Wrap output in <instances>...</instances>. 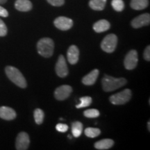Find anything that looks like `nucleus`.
I'll list each match as a JSON object with an SVG mask.
<instances>
[{"label": "nucleus", "instance_id": "473e14b6", "mask_svg": "<svg viewBox=\"0 0 150 150\" xmlns=\"http://www.w3.org/2000/svg\"><path fill=\"white\" fill-rule=\"evenodd\" d=\"M68 138H70V139H71V138H72V137H71V136H70V135H69V136H68Z\"/></svg>", "mask_w": 150, "mask_h": 150}, {"label": "nucleus", "instance_id": "9b49d317", "mask_svg": "<svg viewBox=\"0 0 150 150\" xmlns=\"http://www.w3.org/2000/svg\"><path fill=\"white\" fill-rule=\"evenodd\" d=\"M149 22L150 15L149 13H145L135 18L131 22V26L135 29H138L144 26L149 25Z\"/></svg>", "mask_w": 150, "mask_h": 150}, {"label": "nucleus", "instance_id": "dca6fc26", "mask_svg": "<svg viewBox=\"0 0 150 150\" xmlns=\"http://www.w3.org/2000/svg\"><path fill=\"white\" fill-rule=\"evenodd\" d=\"M110 29V23L106 20H100L94 24L93 29L95 32L102 33Z\"/></svg>", "mask_w": 150, "mask_h": 150}, {"label": "nucleus", "instance_id": "bb28decb", "mask_svg": "<svg viewBox=\"0 0 150 150\" xmlns=\"http://www.w3.org/2000/svg\"><path fill=\"white\" fill-rule=\"evenodd\" d=\"M56 129L59 132L64 133L68 130V126L65 124H58L56 126Z\"/></svg>", "mask_w": 150, "mask_h": 150}, {"label": "nucleus", "instance_id": "f257e3e1", "mask_svg": "<svg viewBox=\"0 0 150 150\" xmlns=\"http://www.w3.org/2000/svg\"><path fill=\"white\" fill-rule=\"evenodd\" d=\"M127 83L125 78H114L109 75H105L102 79V88L106 92H111L122 87Z\"/></svg>", "mask_w": 150, "mask_h": 150}, {"label": "nucleus", "instance_id": "c756f323", "mask_svg": "<svg viewBox=\"0 0 150 150\" xmlns=\"http://www.w3.org/2000/svg\"><path fill=\"white\" fill-rule=\"evenodd\" d=\"M0 16L3 17V18H6V17L8 16V11L1 6H0Z\"/></svg>", "mask_w": 150, "mask_h": 150}, {"label": "nucleus", "instance_id": "aec40b11", "mask_svg": "<svg viewBox=\"0 0 150 150\" xmlns=\"http://www.w3.org/2000/svg\"><path fill=\"white\" fill-rule=\"evenodd\" d=\"M83 131V125L80 122H74L72 125V133L73 136L75 138H78L81 135Z\"/></svg>", "mask_w": 150, "mask_h": 150}, {"label": "nucleus", "instance_id": "20e7f679", "mask_svg": "<svg viewBox=\"0 0 150 150\" xmlns=\"http://www.w3.org/2000/svg\"><path fill=\"white\" fill-rule=\"evenodd\" d=\"M117 44V37L115 34H108L103 39L101 48L106 53H112L115 51Z\"/></svg>", "mask_w": 150, "mask_h": 150}, {"label": "nucleus", "instance_id": "2eb2a0df", "mask_svg": "<svg viewBox=\"0 0 150 150\" xmlns=\"http://www.w3.org/2000/svg\"><path fill=\"white\" fill-rule=\"evenodd\" d=\"M15 7L17 10L27 12L32 8V4L29 0H17L15 3Z\"/></svg>", "mask_w": 150, "mask_h": 150}, {"label": "nucleus", "instance_id": "6e6552de", "mask_svg": "<svg viewBox=\"0 0 150 150\" xmlns=\"http://www.w3.org/2000/svg\"><path fill=\"white\" fill-rule=\"evenodd\" d=\"M30 143L29 136L27 133L21 132L16 138V147L18 150H26L28 149Z\"/></svg>", "mask_w": 150, "mask_h": 150}, {"label": "nucleus", "instance_id": "412c9836", "mask_svg": "<svg viewBox=\"0 0 150 150\" xmlns=\"http://www.w3.org/2000/svg\"><path fill=\"white\" fill-rule=\"evenodd\" d=\"M85 135L88 138H95L101 134V131L99 129L93 128V127H88L85 129Z\"/></svg>", "mask_w": 150, "mask_h": 150}, {"label": "nucleus", "instance_id": "7ed1b4c3", "mask_svg": "<svg viewBox=\"0 0 150 150\" xmlns=\"http://www.w3.org/2000/svg\"><path fill=\"white\" fill-rule=\"evenodd\" d=\"M54 43L51 38H44L40 39L37 44V50L40 55L45 58L51 57L53 54Z\"/></svg>", "mask_w": 150, "mask_h": 150}, {"label": "nucleus", "instance_id": "423d86ee", "mask_svg": "<svg viewBox=\"0 0 150 150\" xmlns=\"http://www.w3.org/2000/svg\"><path fill=\"white\" fill-rule=\"evenodd\" d=\"M138 52L136 50H131L127 54L126 57L124 61L125 67L127 70H134L138 64Z\"/></svg>", "mask_w": 150, "mask_h": 150}, {"label": "nucleus", "instance_id": "0eeeda50", "mask_svg": "<svg viewBox=\"0 0 150 150\" xmlns=\"http://www.w3.org/2000/svg\"><path fill=\"white\" fill-rule=\"evenodd\" d=\"M56 72L61 78L65 77L68 74V68L64 56L60 55L56 65Z\"/></svg>", "mask_w": 150, "mask_h": 150}, {"label": "nucleus", "instance_id": "6ab92c4d", "mask_svg": "<svg viewBox=\"0 0 150 150\" xmlns=\"http://www.w3.org/2000/svg\"><path fill=\"white\" fill-rule=\"evenodd\" d=\"M106 0H91L89 2L90 7L95 11H102L104 9Z\"/></svg>", "mask_w": 150, "mask_h": 150}, {"label": "nucleus", "instance_id": "9d476101", "mask_svg": "<svg viewBox=\"0 0 150 150\" xmlns=\"http://www.w3.org/2000/svg\"><path fill=\"white\" fill-rule=\"evenodd\" d=\"M54 25L56 28L62 31H67L72 28L73 21L66 17H59L54 20Z\"/></svg>", "mask_w": 150, "mask_h": 150}, {"label": "nucleus", "instance_id": "f8f14e48", "mask_svg": "<svg viewBox=\"0 0 150 150\" xmlns=\"http://www.w3.org/2000/svg\"><path fill=\"white\" fill-rule=\"evenodd\" d=\"M67 57L68 62L72 65H74L77 63L79 58V50L75 45H72L67 50Z\"/></svg>", "mask_w": 150, "mask_h": 150}, {"label": "nucleus", "instance_id": "a878e982", "mask_svg": "<svg viewBox=\"0 0 150 150\" xmlns=\"http://www.w3.org/2000/svg\"><path fill=\"white\" fill-rule=\"evenodd\" d=\"M7 27L6 26L4 22H3V20H1L0 19V36H5L7 34Z\"/></svg>", "mask_w": 150, "mask_h": 150}, {"label": "nucleus", "instance_id": "393cba45", "mask_svg": "<svg viewBox=\"0 0 150 150\" xmlns=\"http://www.w3.org/2000/svg\"><path fill=\"white\" fill-rule=\"evenodd\" d=\"M83 115L88 118H96L99 116V112L98 110L92 108V109L85 110L83 112Z\"/></svg>", "mask_w": 150, "mask_h": 150}, {"label": "nucleus", "instance_id": "4468645a", "mask_svg": "<svg viewBox=\"0 0 150 150\" xmlns=\"http://www.w3.org/2000/svg\"><path fill=\"white\" fill-rule=\"evenodd\" d=\"M99 76V70L95 69L82 79V83L86 86H92L96 82Z\"/></svg>", "mask_w": 150, "mask_h": 150}, {"label": "nucleus", "instance_id": "f03ea898", "mask_svg": "<svg viewBox=\"0 0 150 150\" xmlns=\"http://www.w3.org/2000/svg\"><path fill=\"white\" fill-rule=\"evenodd\" d=\"M6 74L11 81L22 88H25L27 84L25 78L21 72L17 69L16 67L13 66H7L5 69Z\"/></svg>", "mask_w": 150, "mask_h": 150}, {"label": "nucleus", "instance_id": "c85d7f7f", "mask_svg": "<svg viewBox=\"0 0 150 150\" xmlns=\"http://www.w3.org/2000/svg\"><path fill=\"white\" fill-rule=\"evenodd\" d=\"M144 58L146 61H150V47L148 45L147 47L145 48V52H144Z\"/></svg>", "mask_w": 150, "mask_h": 150}, {"label": "nucleus", "instance_id": "1a4fd4ad", "mask_svg": "<svg viewBox=\"0 0 150 150\" xmlns=\"http://www.w3.org/2000/svg\"><path fill=\"white\" fill-rule=\"evenodd\" d=\"M72 92V87L68 85H63L59 86L54 92V96L58 100L62 101L66 99Z\"/></svg>", "mask_w": 150, "mask_h": 150}, {"label": "nucleus", "instance_id": "f3484780", "mask_svg": "<svg viewBox=\"0 0 150 150\" xmlns=\"http://www.w3.org/2000/svg\"><path fill=\"white\" fill-rule=\"evenodd\" d=\"M114 145V141L111 139H103L95 142V147L97 149L106 150L110 149Z\"/></svg>", "mask_w": 150, "mask_h": 150}, {"label": "nucleus", "instance_id": "4be33fe9", "mask_svg": "<svg viewBox=\"0 0 150 150\" xmlns=\"http://www.w3.org/2000/svg\"><path fill=\"white\" fill-rule=\"evenodd\" d=\"M33 116H34L35 122L37 125H41V124L43 122L45 115L42 110L40 109V108H36V109L34 110Z\"/></svg>", "mask_w": 150, "mask_h": 150}, {"label": "nucleus", "instance_id": "b1692460", "mask_svg": "<svg viewBox=\"0 0 150 150\" xmlns=\"http://www.w3.org/2000/svg\"><path fill=\"white\" fill-rule=\"evenodd\" d=\"M111 5L114 10L117 12L122 11L125 8V4L122 0H112Z\"/></svg>", "mask_w": 150, "mask_h": 150}, {"label": "nucleus", "instance_id": "ddd939ff", "mask_svg": "<svg viewBox=\"0 0 150 150\" xmlns=\"http://www.w3.org/2000/svg\"><path fill=\"white\" fill-rule=\"evenodd\" d=\"M0 117L6 120H12L16 117V112L8 106H1L0 107Z\"/></svg>", "mask_w": 150, "mask_h": 150}, {"label": "nucleus", "instance_id": "a211bd4d", "mask_svg": "<svg viewBox=\"0 0 150 150\" xmlns=\"http://www.w3.org/2000/svg\"><path fill=\"white\" fill-rule=\"evenodd\" d=\"M149 5L148 0H131V7L134 10H143Z\"/></svg>", "mask_w": 150, "mask_h": 150}, {"label": "nucleus", "instance_id": "7c9ffc66", "mask_svg": "<svg viewBox=\"0 0 150 150\" xmlns=\"http://www.w3.org/2000/svg\"><path fill=\"white\" fill-rule=\"evenodd\" d=\"M7 1V0H0V4H4Z\"/></svg>", "mask_w": 150, "mask_h": 150}, {"label": "nucleus", "instance_id": "cd10ccee", "mask_svg": "<svg viewBox=\"0 0 150 150\" xmlns=\"http://www.w3.org/2000/svg\"><path fill=\"white\" fill-rule=\"evenodd\" d=\"M47 1L54 6H61L65 3V0H47Z\"/></svg>", "mask_w": 150, "mask_h": 150}, {"label": "nucleus", "instance_id": "2f4dec72", "mask_svg": "<svg viewBox=\"0 0 150 150\" xmlns=\"http://www.w3.org/2000/svg\"><path fill=\"white\" fill-rule=\"evenodd\" d=\"M147 125H148V130H149V131H150V122L149 121L148 122V123H147Z\"/></svg>", "mask_w": 150, "mask_h": 150}, {"label": "nucleus", "instance_id": "39448f33", "mask_svg": "<svg viewBox=\"0 0 150 150\" xmlns=\"http://www.w3.org/2000/svg\"><path fill=\"white\" fill-rule=\"evenodd\" d=\"M131 97V91L129 89H125L124 91L116 93L110 97V102L114 105H122L126 104L130 100Z\"/></svg>", "mask_w": 150, "mask_h": 150}, {"label": "nucleus", "instance_id": "5701e85b", "mask_svg": "<svg viewBox=\"0 0 150 150\" xmlns=\"http://www.w3.org/2000/svg\"><path fill=\"white\" fill-rule=\"evenodd\" d=\"M92 98L91 97L86 96L81 97L80 98V103L76 106V107L77 108H85L89 106L92 103Z\"/></svg>", "mask_w": 150, "mask_h": 150}]
</instances>
